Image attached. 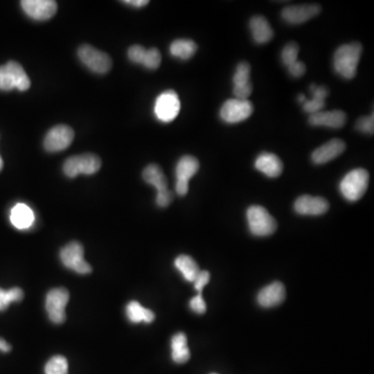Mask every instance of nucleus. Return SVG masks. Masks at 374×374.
<instances>
[{
	"label": "nucleus",
	"instance_id": "bb28decb",
	"mask_svg": "<svg viewBox=\"0 0 374 374\" xmlns=\"http://www.w3.org/2000/svg\"><path fill=\"white\" fill-rule=\"evenodd\" d=\"M12 81H14L15 89H19L20 91H25L30 87V79L27 76L23 66L19 62H8L6 64Z\"/></svg>",
	"mask_w": 374,
	"mask_h": 374
},
{
	"label": "nucleus",
	"instance_id": "2f4dec72",
	"mask_svg": "<svg viewBox=\"0 0 374 374\" xmlns=\"http://www.w3.org/2000/svg\"><path fill=\"white\" fill-rule=\"evenodd\" d=\"M299 47L296 43L292 42V43L287 44L285 46L284 49L282 51V62L285 66L288 68L291 64L297 62V55H299Z\"/></svg>",
	"mask_w": 374,
	"mask_h": 374
},
{
	"label": "nucleus",
	"instance_id": "4be33fe9",
	"mask_svg": "<svg viewBox=\"0 0 374 374\" xmlns=\"http://www.w3.org/2000/svg\"><path fill=\"white\" fill-rule=\"evenodd\" d=\"M313 98L311 100H307L303 103V108L305 112L311 114H317L321 112L322 108L326 106V99L328 96V89L326 87H317L316 84H312L310 87Z\"/></svg>",
	"mask_w": 374,
	"mask_h": 374
},
{
	"label": "nucleus",
	"instance_id": "6ab92c4d",
	"mask_svg": "<svg viewBox=\"0 0 374 374\" xmlns=\"http://www.w3.org/2000/svg\"><path fill=\"white\" fill-rule=\"evenodd\" d=\"M256 168L269 178H276L283 172V162L276 154L264 153L258 156L255 162Z\"/></svg>",
	"mask_w": 374,
	"mask_h": 374
},
{
	"label": "nucleus",
	"instance_id": "f8f14e48",
	"mask_svg": "<svg viewBox=\"0 0 374 374\" xmlns=\"http://www.w3.org/2000/svg\"><path fill=\"white\" fill-rule=\"evenodd\" d=\"M74 139V131L66 125H57L48 131L44 139V148L46 151L55 153L64 151L72 143Z\"/></svg>",
	"mask_w": 374,
	"mask_h": 374
},
{
	"label": "nucleus",
	"instance_id": "9d476101",
	"mask_svg": "<svg viewBox=\"0 0 374 374\" xmlns=\"http://www.w3.org/2000/svg\"><path fill=\"white\" fill-rule=\"evenodd\" d=\"M199 162L191 155H185L179 160L176 166V193L183 197L188 193L189 180L197 174Z\"/></svg>",
	"mask_w": 374,
	"mask_h": 374
},
{
	"label": "nucleus",
	"instance_id": "79ce46f5",
	"mask_svg": "<svg viewBox=\"0 0 374 374\" xmlns=\"http://www.w3.org/2000/svg\"><path fill=\"white\" fill-rule=\"evenodd\" d=\"M297 100H299V102H301V103H305V101H307V99H305V96L303 95H299V97H297Z\"/></svg>",
	"mask_w": 374,
	"mask_h": 374
},
{
	"label": "nucleus",
	"instance_id": "dca6fc26",
	"mask_svg": "<svg viewBox=\"0 0 374 374\" xmlns=\"http://www.w3.org/2000/svg\"><path fill=\"white\" fill-rule=\"evenodd\" d=\"M346 150V143L342 139H334L320 145L312 153V161L315 164H324L332 161Z\"/></svg>",
	"mask_w": 374,
	"mask_h": 374
},
{
	"label": "nucleus",
	"instance_id": "c756f323",
	"mask_svg": "<svg viewBox=\"0 0 374 374\" xmlns=\"http://www.w3.org/2000/svg\"><path fill=\"white\" fill-rule=\"evenodd\" d=\"M249 75H251V66H249V62H239L236 71H235L234 76H233L234 87H243V85L249 84L251 83Z\"/></svg>",
	"mask_w": 374,
	"mask_h": 374
},
{
	"label": "nucleus",
	"instance_id": "e433bc0d",
	"mask_svg": "<svg viewBox=\"0 0 374 374\" xmlns=\"http://www.w3.org/2000/svg\"><path fill=\"white\" fill-rule=\"evenodd\" d=\"M189 307H190V309L193 310V312H195V313H205L207 307H206V303L205 301H204L203 296H202V293H199V294L195 295V297H193V299H190V301H189Z\"/></svg>",
	"mask_w": 374,
	"mask_h": 374
},
{
	"label": "nucleus",
	"instance_id": "9b49d317",
	"mask_svg": "<svg viewBox=\"0 0 374 374\" xmlns=\"http://www.w3.org/2000/svg\"><path fill=\"white\" fill-rule=\"evenodd\" d=\"M253 106L249 100L230 99L224 102L220 109V118L229 124L242 122L253 114Z\"/></svg>",
	"mask_w": 374,
	"mask_h": 374
},
{
	"label": "nucleus",
	"instance_id": "f03ea898",
	"mask_svg": "<svg viewBox=\"0 0 374 374\" xmlns=\"http://www.w3.org/2000/svg\"><path fill=\"white\" fill-rule=\"evenodd\" d=\"M369 184V174L365 168L350 170L340 182V191L349 202H355L365 195Z\"/></svg>",
	"mask_w": 374,
	"mask_h": 374
},
{
	"label": "nucleus",
	"instance_id": "0eeeda50",
	"mask_svg": "<svg viewBox=\"0 0 374 374\" xmlns=\"http://www.w3.org/2000/svg\"><path fill=\"white\" fill-rule=\"evenodd\" d=\"M83 255H84V249L82 245L77 241H73L60 251V258L64 267L73 270L76 274H91V266L85 261Z\"/></svg>",
	"mask_w": 374,
	"mask_h": 374
},
{
	"label": "nucleus",
	"instance_id": "6e6552de",
	"mask_svg": "<svg viewBox=\"0 0 374 374\" xmlns=\"http://www.w3.org/2000/svg\"><path fill=\"white\" fill-rule=\"evenodd\" d=\"M78 57L87 68L97 74H105L112 66V58L105 52L91 45H82L78 49Z\"/></svg>",
	"mask_w": 374,
	"mask_h": 374
},
{
	"label": "nucleus",
	"instance_id": "412c9836",
	"mask_svg": "<svg viewBox=\"0 0 374 374\" xmlns=\"http://www.w3.org/2000/svg\"><path fill=\"white\" fill-rule=\"evenodd\" d=\"M10 222L19 230H26L33 226L35 222V214L33 210L25 204H17L10 211Z\"/></svg>",
	"mask_w": 374,
	"mask_h": 374
},
{
	"label": "nucleus",
	"instance_id": "ea45409f",
	"mask_svg": "<svg viewBox=\"0 0 374 374\" xmlns=\"http://www.w3.org/2000/svg\"><path fill=\"white\" fill-rule=\"evenodd\" d=\"M123 3L127 4V6H133V8H143V6L149 4L148 0H125L122 1Z\"/></svg>",
	"mask_w": 374,
	"mask_h": 374
},
{
	"label": "nucleus",
	"instance_id": "f3484780",
	"mask_svg": "<svg viewBox=\"0 0 374 374\" xmlns=\"http://www.w3.org/2000/svg\"><path fill=\"white\" fill-rule=\"evenodd\" d=\"M347 116L342 110L319 112L311 114L309 123L313 126H323L328 128L340 129L346 124Z\"/></svg>",
	"mask_w": 374,
	"mask_h": 374
},
{
	"label": "nucleus",
	"instance_id": "1a4fd4ad",
	"mask_svg": "<svg viewBox=\"0 0 374 374\" xmlns=\"http://www.w3.org/2000/svg\"><path fill=\"white\" fill-rule=\"evenodd\" d=\"M180 107L178 93L172 89H168L158 96L155 106H154V112L160 122L168 123L177 118L180 112Z\"/></svg>",
	"mask_w": 374,
	"mask_h": 374
},
{
	"label": "nucleus",
	"instance_id": "ddd939ff",
	"mask_svg": "<svg viewBox=\"0 0 374 374\" xmlns=\"http://www.w3.org/2000/svg\"><path fill=\"white\" fill-rule=\"evenodd\" d=\"M21 6L27 16L37 21L52 18L57 10V2L54 0H23Z\"/></svg>",
	"mask_w": 374,
	"mask_h": 374
},
{
	"label": "nucleus",
	"instance_id": "4c0bfd02",
	"mask_svg": "<svg viewBox=\"0 0 374 374\" xmlns=\"http://www.w3.org/2000/svg\"><path fill=\"white\" fill-rule=\"evenodd\" d=\"M251 91H253L251 83L243 85V87H234V89H233V93H234L236 99L240 100H247L249 96H251Z\"/></svg>",
	"mask_w": 374,
	"mask_h": 374
},
{
	"label": "nucleus",
	"instance_id": "72a5a7b5",
	"mask_svg": "<svg viewBox=\"0 0 374 374\" xmlns=\"http://www.w3.org/2000/svg\"><path fill=\"white\" fill-rule=\"evenodd\" d=\"M14 89V81H12L6 64L4 66H0V89L4 91H8Z\"/></svg>",
	"mask_w": 374,
	"mask_h": 374
},
{
	"label": "nucleus",
	"instance_id": "7c9ffc66",
	"mask_svg": "<svg viewBox=\"0 0 374 374\" xmlns=\"http://www.w3.org/2000/svg\"><path fill=\"white\" fill-rule=\"evenodd\" d=\"M161 64V54L157 48H151L145 51V57L143 60V66L150 70H156Z\"/></svg>",
	"mask_w": 374,
	"mask_h": 374
},
{
	"label": "nucleus",
	"instance_id": "c85d7f7f",
	"mask_svg": "<svg viewBox=\"0 0 374 374\" xmlns=\"http://www.w3.org/2000/svg\"><path fill=\"white\" fill-rule=\"evenodd\" d=\"M45 374H68V361L62 355H54L45 366Z\"/></svg>",
	"mask_w": 374,
	"mask_h": 374
},
{
	"label": "nucleus",
	"instance_id": "f704fd0d",
	"mask_svg": "<svg viewBox=\"0 0 374 374\" xmlns=\"http://www.w3.org/2000/svg\"><path fill=\"white\" fill-rule=\"evenodd\" d=\"M145 51L147 49L143 48L141 45H133L129 48L128 50V57L129 60L135 64H143V57H145Z\"/></svg>",
	"mask_w": 374,
	"mask_h": 374
},
{
	"label": "nucleus",
	"instance_id": "4468645a",
	"mask_svg": "<svg viewBox=\"0 0 374 374\" xmlns=\"http://www.w3.org/2000/svg\"><path fill=\"white\" fill-rule=\"evenodd\" d=\"M321 12L318 4H301L287 6L282 10V18L289 24L297 25L307 22Z\"/></svg>",
	"mask_w": 374,
	"mask_h": 374
},
{
	"label": "nucleus",
	"instance_id": "7ed1b4c3",
	"mask_svg": "<svg viewBox=\"0 0 374 374\" xmlns=\"http://www.w3.org/2000/svg\"><path fill=\"white\" fill-rule=\"evenodd\" d=\"M247 222L251 234L258 237H266L274 234L276 230V220L262 206L253 205L247 209Z\"/></svg>",
	"mask_w": 374,
	"mask_h": 374
},
{
	"label": "nucleus",
	"instance_id": "a211bd4d",
	"mask_svg": "<svg viewBox=\"0 0 374 374\" xmlns=\"http://www.w3.org/2000/svg\"><path fill=\"white\" fill-rule=\"evenodd\" d=\"M286 297L284 285L274 282L261 289L258 294L257 301L263 308L276 307L280 305Z\"/></svg>",
	"mask_w": 374,
	"mask_h": 374
},
{
	"label": "nucleus",
	"instance_id": "58836bf2",
	"mask_svg": "<svg viewBox=\"0 0 374 374\" xmlns=\"http://www.w3.org/2000/svg\"><path fill=\"white\" fill-rule=\"evenodd\" d=\"M288 72L289 74H290L291 76L294 77V78H299V77L303 76L305 73V64L297 60L294 64L288 66Z\"/></svg>",
	"mask_w": 374,
	"mask_h": 374
},
{
	"label": "nucleus",
	"instance_id": "37998d69",
	"mask_svg": "<svg viewBox=\"0 0 374 374\" xmlns=\"http://www.w3.org/2000/svg\"><path fill=\"white\" fill-rule=\"evenodd\" d=\"M3 168V160H2L1 156H0V170Z\"/></svg>",
	"mask_w": 374,
	"mask_h": 374
},
{
	"label": "nucleus",
	"instance_id": "2eb2a0df",
	"mask_svg": "<svg viewBox=\"0 0 374 374\" xmlns=\"http://www.w3.org/2000/svg\"><path fill=\"white\" fill-rule=\"evenodd\" d=\"M328 208L330 204L326 199L309 195H301L294 203L295 212L301 215H321L328 211Z\"/></svg>",
	"mask_w": 374,
	"mask_h": 374
},
{
	"label": "nucleus",
	"instance_id": "423d86ee",
	"mask_svg": "<svg viewBox=\"0 0 374 374\" xmlns=\"http://www.w3.org/2000/svg\"><path fill=\"white\" fill-rule=\"evenodd\" d=\"M70 293L66 288H54L46 295L45 307L48 317L53 323L62 324L66 320V307Z\"/></svg>",
	"mask_w": 374,
	"mask_h": 374
},
{
	"label": "nucleus",
	"instance_id": "393cba45",
	"mask_svg": "<svg viewBox=\"0 0 374 374\" xmlns=\"http://www.w3.org/2000/svg\"><path fill=\"white\" fill-rule=\"evenodd\" d=\"M197 45L193 39H179L172 42L170 46V52L174 57L187 60L195 55Z\"/></svg>",
	"mask_w": 374,
	"mask_h": 374
},
{
	"label": "nucleus",
	"instance_id": "a19ab883",
	"mask_svg": "<svg viewBox=\"0 0 374 374\" xmlns=\"http://www.w3.org/2000/svg\"><path fill=\"white\" fill-rule=\"evenodd\" d=\"M10 349H12V346L6 340L0 338V350L3 351V353H8Z\"/></svg>",
	"mask_w": 374,
	"mask_h": 374
},
{
	"label": "nucleus",
	"instance_id": "20e7f679",
	"mask_svg": "<svg viewBox=\"0 0 374 374\" xmlns=\"http://www.w3.org/2000/svg\"><path fill=\"white\" fill-rule=\"evenodd\" d=\"M102 161L99 156L95 154L87 153L69 157L64 161L62 170L69 178H75L78 175L96 174L101 168Z\"/></svg>",
	"mask_w": 374,
	"mask_h": 374
},
{
	"label": "nucleus",
	"instance_id": "5701e85b",
	"mask_svg": "<svg viewBox=\"0 0 374 374\" xmlns=\"http://www.w3.org/2000/svg\"><path fill=\"white\" fill-rule=\"evenodd\" d=\"M170 346H172V359L175 363L184 364L190 359L186 335L178 332L172 336Z\"/></svg>",
	"mask_w": 374,
	"mask_h": 374
},
{
	"label": "nucleus",
	"instance_id": "f257e3e1",
	"mask_svg": "<svg viewBox=\"0 0 374 374\" xmlns=\"http://www.w3.org/2000/svg\"><path fill=\"white\" fill-rule=\"evenodd\" d=\"M363 52V46L357 42L340 46L334 54V69L345 79H353L357 74V64Z\"/></svg>",
	"mask_w": 374,
	"mask_h": 374
},
{
	"label": "nucleus",
	"instance_id": "cd10ccee",
	"mask_svg": "<svg viewBox=\"0 0 374 374\" xmlns=\"http://www.w3.org/2000/svg\"><path fill=\"white\" fill-rule=\"evenodd\" d=\"M23 296H24V292L19 287H14L10 290H3L0 288V311L8 309L10 303L22 301Z\"/></svg>",
	"mask_w": 374,
	"mask_h": 374
},
{
	"label": "nucleus",
	"instance_id": "c03bdc74",
	"mask_svg": "<svg viewBox=\"0 0 374 374\" xmlns=\"http://www.w3.org/2000/svg\"><path fill=\"white\" fill-rule=\"evenodd\" d=\"M211 374H216V373H211Z\"/></svg>",
	"mask_w": 374,
	"mask_h": 374
},
{
	"label": "nucleus",
	"instance_id": "39448f33",
	"mask_svg": "<svg viewBox=\"0 0 374 374\" xmlns=\"http://www.w3.org/2000/svg\"><path fill=\"white\" fill-rule=\"evenodd\" d=\"M143 178L148 184L153 185L157 189V197H156V204L159 207H168L172 199V191L168 189V180L166 175L162 172L161 168L157 164H149L143 170Z\"/></svg>",
	"mask_w": 374,
	"mask_h": 374
},
{
	"label": "nucleus",
	"instance_id": "473e14b6",
	"mask_svg": "<svg viewBox=\"0 0 374 374\" xmlns=\"http://www.w3.org/2000/svg\"><path fill=\"white\" fill-rule=\"evenodd\" d=\"M355 128L359 132L367 133V134H373L374 132V116H363L357 120L355 124Z\"/></svg>",
	"mask_w": 374,
	"mask_h": 374
},
{
	"label": "nucleus",
	"instance_id": "b1692460",
	"mask_svg": "<svg viewBox=\"0 0 374 374\" xmlns=\"http://www.w3.org/2000/svg\"><path fill=\"white\" fill-rule=\"evenodd\" d=\"M126 315L132 323H151L155 319V314L151 310L143 308L139 301H130L126 307Z\"/></svg>",
	"mask_w": 374,
	"mask_h": 374
},
{
	"label": "nucleus",
	"instance_id": "c9c22d12",
	"mask_svg": "<svg viewBox=\"0 0 374 374\" xmlns=\"http://www.w3.org/2000/svg\"><path fill=\"white\" fill-rule=\"evenodd\" d=\"M209 272H208L207 270H199V274H197V278L193 280V286H195V290L199 293H202L204 287L209 283Z\"/></svg>",
	"mask_w": 374,
	"mask_h": 374
},
{
	"label": "nucleus",
	"instance_id": "a878e982",
	"mask_svg": "<svg viewBox=\"0 0 374 374\" xmlns=\"http://www.w3.org/2000/svg\"><path fill=\"white\" fill-rule=\"evenodd\" d=\"M175 266L182 274L183 278L188 282H193L199 272L197 262L188 255H180L175 260Z\"/></svg>",
	"mask_w": 374,
	"mask_h": 374
},
{
	"label": "nucleus",
	"instance_id": "aec40b11",
	"mask_svg": "<svg viewBox=\"0 0 374 374\" xmlns=\"http://www.w3.org/2000/svg\"><path fill=\"white\" fill-rule=\"evenodd\" d=\"M249 29L253 41L257 44H266L274 37V30L263 16H255L249 21Z\"/></svg>",
	"mask_w": 374,
	"mask_h": 374
}]
</instances>
